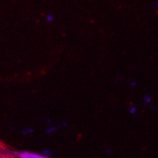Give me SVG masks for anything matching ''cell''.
<instances>
[{
  "instance_id": "cell-3",
  "label": "cell",
  "mask_w": 158,
  "mask_h": 158,
  "mask_svg": "<svg viewBox=\"0 0 158 158\" xmlns=\"http://www.w3.org/2000/svg\"><path fill=\"white\" fill-rule=\"evenodd\" d=\"M47 20H48L49 22H51V21H52V20H53V17H52V15H51V14H49V15H47Z\"/></svg>"
},
{
  "instance_id": "cell-1",
  "label": "cell",
  "mask_w": 158,
  "mask_h": 158,
  "mask_svg": "<svg viewBox=\"0 0 158 158\" xmlns=\"http://www.w3.org/2000/svg\"><path fill=\"white\" fill-rule=\"evenodd\" d=\"M152 101V98L150 95H146L144 98V102L146 104H149Z\"/></svg>"
},
{
  "instance_id": "cell-6",
  "label": "cell",
  "mask_w": 158,
  "mask_h": 158,
  "mask_svg": "<svg viewBox=\"0 0 158 158\" xmlns=\"http://www.w3.org/2000/svg\"><path fill=\"white\" fill-rule=\"evenodd\" d=\"M151 110H152V111H154V110H156V107L154 106H151Z\"/></svg>"
},
{
  "instance_id": "cell-4",
  "label": "cell",
  "mask_w": 158,
  "mask_h": 158,
  "mask_svg": "<svg viewBox=\"0 0 158 158\" xmlns=\"http://www.w3.org/2000/svg\"><path fill=\"white\" fill-rule=\"evenodd\" d=\"M136 85H137V83H136L135 81H132L130 83V86H131V87H132V88L135 87V86H136Z\"/></svg>"
},
{
  "instance_id": "cell-2",
  "label": "cell",
  "mask_w": 158,
  "mask_h": 158,
  "mask_svg": "<svg viewBox=\"0 0 158 158\" xmlns=\"http://www.w3.org/2000/svg\"><path fill=\"white\" fill-rule=\"evenodd\" d=\"M129 112L132 115H135L137 113V108L135 106H131L129 108Z\"/></svg>"
},
{
  "instance_id": "cell-5",
  "label": "cell",
  "mask_w": 158,
  "mask_h": 158,
  "mask_svg": "<svg viewBox=\"0 0 158 158\" xmlns=\"http://www.w3.org/2000/svg\"><path fill=\"white\" fill-rule=\"evenodd\" d=\"M154 8H158V3H156V2L154 3Z\"/></svg>"
}]
</instances>
